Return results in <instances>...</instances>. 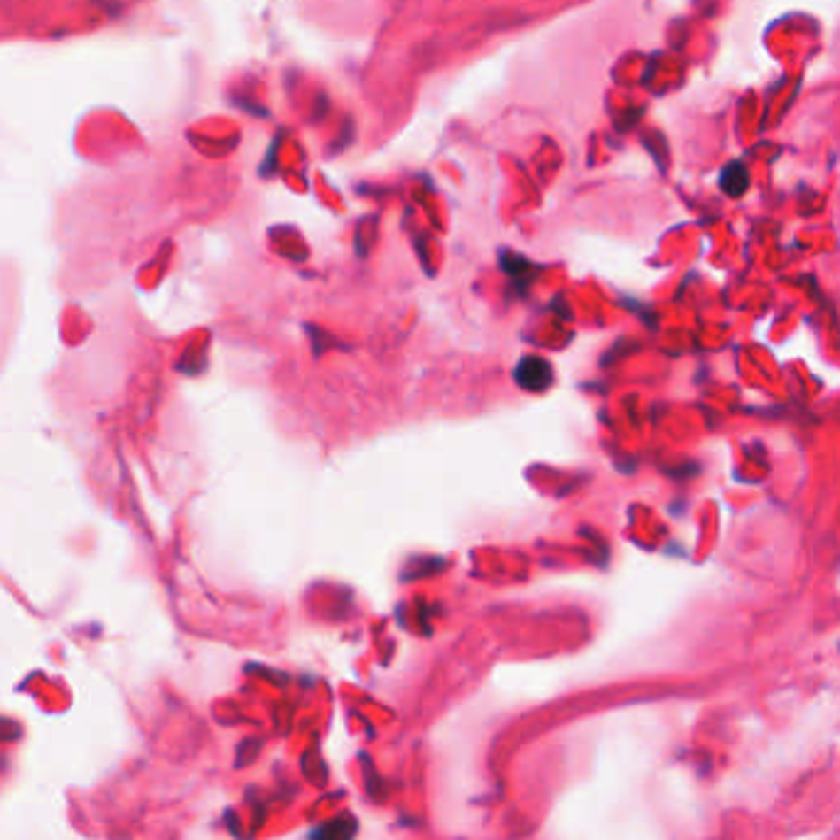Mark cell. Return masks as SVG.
<instances>
[{"label": "cell", "mask_w": 840, "mask_h": 840, "mask_svg": "<svg viewBox=\"0 0 840 840\" xmlns=\"http://www.w3.org/2000/svg\"><path fill=\"white\" fill-rule=\"evenodd\" d=\"M502 268L512 275L513 281H524V271L531 268V263L526 261L524 256H512V253H502Z\"/></svg>", "instance_id": "3957f363"}, {"label": "cell", "mask_w": 840, "mask_h": 840, "mask_svg": "<svg viewBox=\"0 0 840 840\" xmlns=\"http://www.w3.org/2000/svg\"><path fill=\"white\" fill-rule=\"evenodd\" d=\"M513 379L524 391H546V389L553 386V366L543 357H524L516 364Z\"/></svg>", "instance_id": "6da1fadb"}, {"label": "cell", "mask_w": 840, "mask_h": 840, "mask_svg": "<svg viewBox=\"0 0 840 840\" xmlns=\"http://www.w3.org/2000/svg\"><path fill=\"white\" fill-rule=\"evenodd\" d=\"M721 187L725 195L730 197H740L744 195V189L750 187V173H747V167L743 163H730L722 167L721 173Z\"/></svg>", "instance_id": "7a4b0ae2"}]
</instances>
